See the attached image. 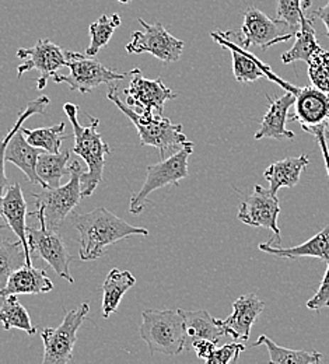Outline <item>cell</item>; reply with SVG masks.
<instances>
[{
    "instance_id": "6da1fadb",
    "label": "cell",
    "mask_w": 329,
    "mask_h": 364,
    "mask_svg": "<svg viewBox=\"0 0 329 364\" xmlns=\"http://www.w3.org/2000/svg\"><path fill=\"white\" fill-rule=\"evenodd\" d=\"M75 228L79 234V255L82 261H95L104 257L109 245L124 238L149 235L146 228L129 225L105 208H95L89 213L76 215Z\"/></svg>"
},
{
    "instance_id": "7a4b0ae2",
    "label": "cell",
    "mask_w": 329,
    "mask_h": 364,
    "mask_svg": "<svg viewBox=\"0 0 329 364\" xmlns=\"http://www.w3.org/2000/svg\"><path fill=\"white\" fill-rule=\"evenodd\" d=\"M63 111L69 118L73 136H75V147L73 153L82 157V160L87 164L89 170L85 173L82 178V195L83 198H89L95 193L97 186L102 182L105 157L111 154L109 146L102 140V136L98 134L99 121L95 117H90V125L82 127L77 119V107L72 102L63 104Z\"/></svg>"
},
{
    "instance_id": "3957f363",
    "label": "cell",
    "mask_w": 329,
    "mask_h": 364,
    "mask_svg": "<svg viewBox=\"0 0 329 364\" xmlns=\"http://www.w3.org/2000/svg\"><path fill=\"white\" fill-rule=\"evenodd\" d=\"M86 170L79 161H73L69 166V181L58 188H44L40 193H33L36 202V212H30V218H37L40 226L56 228L66 216L80 203L82 178Z\"/></svg>"
},
{
    "instance_id": "277c9868",
    "label": "cell",
    "mask_w": 329,
    "mask_h": 364,
    "mask_svg": "<svg viewBox=\"0 0 329 364\" xmlns=\"http://www.w3.org/2000/svg\"><path fill=\"white\" fill-rule=\"evenodd\" d=\"M107 98L112 101L118 107V109L124 112L135 125L141 137V146L156 147L161 160L164 159L166 151L176 147H183L189 141L185 134L183 132V125H176L168 118L157 114H138L134 108L124 104L118 97V87L115 83L109 86Z\"/></svg>"
},
{
    "instance_id": "5b68a950",
    "label": "cell",
    "mask_w": 329,
    "mask_h": 364,
    "mask_svg": "<svg viewBox=\"0 0 329 364\" xmlns=\"http://www.w3.org/2000/svg\"><path fill=\"white\" fill-rule=\"evenodd\" d=\"M141 338L150 355L163 353L176 356L185 350L188 336L184 318L178 310H144L141 311Z\"/></svg>"
},
{
    "instance_id": "8992f818",
    "label": "cell",
    "mask_w": 329,
    "mask_h": 364,
    "mask_svg": "<svg viewBox=\"0 0 329 364\" xmlns=\"http://www.w3.org/2000/svg\"><path fill=\"white\" fill-rule=\"evenodd\" d=\"M193 151V143L187 141L178 151H176L168 159H163L154 166L146 168V180L139 192L132 195L129 212L132 215H139L143 212L147 198L151 192L164 188L170 183L178 185L181 180L188 177V159Z\"/></svg>"
},
{
    "instance_id": "52a82bcc",
    "label": "cell",
    "mask_w": 329,
    "mask_h": 364,
    "mask_svg": "<svg viewBox=\"0 0 329 364\" xmlns=\"http://www.w3.org/2000/svg\"><path fill=\"white\" fill-rule=\"evenodd\" d=\"M70 73L68 76L55 75L52 79L56 85L66 83L72 91H79L82 94H87L99 87L101 85H114L118 80L126 77L128 73H118L117 70H111L105 68L99 60H95L86 53L82 55L79 52H68V63Z\"/></svg>"
},
{
    "instance_id": "ba28073f",
    "label": "cell",
    "mask_w": 329,
    "mask_h": 364,
    "mask_svg": "<svg viewBox=\"0 0 329 364\" xmlns=\"http://www.w3.org/2000/svg\"><path fill=\"white\" fill-rule=\"evenodd\" d=\"M284 26L286 24L278 18L272 20L268 14L251 6L244 13V23L241 31H226L225 34L244 49L255 46H261L264 50H266L271 46L286 43L296 37L294 33H284Z\"/></svg>"
},
{
    "instance_id": "9c48e42d",
    "label": "cell",
    "mask_w": 329,
    "mask_h": 364,
    "mask_svg": "<svg viewBox=\"0 0 329 364\" xmlns=\"http://www.w3.org/2000/svg\"><path fill=\"white\" fill-rule=\"evenodd\" d=\"M90 311V304L83 303L75 310L66 311L58 328H47L41 338L44 342L43 364H68L72 362L77 331Z\"/></svg>"
},
{
    "instance_id": "30bf717a",
    "label": "cell",
    "mask_w": 329,
    "mask_h": 364,
    "mask_svg": "<svg viewBox=\"0 0 329 364\" xmlns=\"http://www.w3.org/2000/svg\"><path fill=\"white\" fill-rule=\"evenodd\" d=\"M143 31H134L131 43L125 49L128 53H150L164 63L180 60L185 44L171 36L161 23L149 24L143 18H138Z\"/></svg>"
},
{
    "instance_id": "8fae6325",
    "label": "cell",
    "mask_w": 329,
    "mask_h": 364,
    "mask_svg": "<svg viewBox=\"0 0 329 364\" xmlns=\"http://www.w3.org/2000/svg\"><path fill=\"white\" fill-rule=\"evenodd\" d=\"M281 213L279 199L274 195L269 188L254 185V191L239 205L237 219L252 228H264L271 230L275 234L268 241L272 245L281 247V228L278 226V216Z\"/></svg>"
},
{
    "instance_id": "7c38bea8",
    "label": "cell",
    "mask_w": 329,
    "mask_h": 364,
    "mask_svg": "<svg viewBox=\"0 0 329 364\" xmlns=\"http://www.w3.org/2000/svg\"><path fill=\"white\" fill-rule=\"evenodd\" d=\"M68 52L49 40H40L33 48H20L17 58L21 63L17 68V79L30 70H38L40 77L37 80V89L44 90L48 79L58 75L59 69L68 63Z\"/></svg>"
},
{
    "instance_id": "4fadbf2b",
    "label": "cell",
    "mask_w": 329,
    "mask_h": 364,
    "mask_svg": "<svg viewBox=\"0 0 329 364\" xmlns=\"http://www.w3.org/2000/svg\"><path fill=\"white\" fill-rule=\"evenodd\" d=\"M27 237L31 254L34 252L43 258L58 276L68 280L69 283H75V279L72 277L69 269L70 262L75 258L69 254L60 234L55 228L27 226Z\"/></svg>"
},
{
    "instance_id": "5bb4252c",
    "label": "cell",
    "mask_w": 329,
    "mask_h": 364,
    "mask_svg": "<svg viewBox=\"0 0 329 364\" xmlns=\"http://www.w3.org/2000/svg\"><path fill=\"white\" fill-rule=\"evenodd\" d=\"M129 75L132 80L124 92L126 95V105L134 108L138 114L161 115L164 104L168 100L177 98V94L164 85L161 77L149 80L143 77L141 69H134Z\"/></svg>"
},
{
    "instance_id": "9a60e30c",
    "label": "cell",
    "mask_w": 329,
    "mask_h": 364,
    "mask_svg": "<svg viewBox=\"0 0 329 364\" xmlns=\"http://www.w3.org/2000/svg\"><path fill=\"white\" fill-rule=\"evenodd\" d=\"M293 94L296 97V112L288 115V121L298 122L304 132L320 127L328 128L329 92L308 86L297 87Z\"/></svg>"
},
{
    "instance_id": "2e32d148",
    "label": "cell",
    "mask_w": 329,
    "mask_h": 364,
    "mask_svg": "<svg viewBox=\"0 0 329 364\" xmlns=\"http://www.w3.org/2000/svg\"><path fill=\"white\" fill-rule=\"evenodd\" d=\"M27 202L21 189V185L18 182L9 185L0 205V218L9 225V228L13 230V232L18 237V241L23 244L24 254H26V262L28 267H33L31 259V251L28 245V237H27Z\"/></svg>"
},
{
    "instance_id": "e0dca14e",
    "label": "cell",
    "mask_w": 329,
    "mask_h": 364,
    "mask_svg": "<svg viewBox=\"0 0 329 364\" xmlns=\"http://www.w3.org/2000/svg\"><path fill=\"white\" fill-rule=\"evenodd\" d=\"M265 303L254 293L244 294L233 303V313L226 319H219L226 333L234 341L247 342L249 339L251 328L262 314Z\"/></svg>"
},
{
    "instance_id": "ac0fdd59",
    "label": "cell",
    "mask_w": 329,
    "mask_h": 364,
    "mask_svg": "<svg viewBox=\"0 0 329 364\" xmlns=\"http://www.w3.org/2000/svg\"><path fill=\"white\" fill-rule=\"evenodd\" d=\"M269 102V109L261 121V127L255 134V140H261L265 137L283 140V139H294V132L286 128V122L288 121V108L294 105L296 97L293 92L286 91L283 95L272 100L271 95H266Z\"/></svg>"
},
{
    "instance_id": "d6986e66",
    "label": "cell",
    "mask_w": 329,
    "mask_h": 364,
    "mask_svg": "<svg viewBox=\"0 0 329 364\" xmlns=\"http://www.w3.org/2000/svg\"><path fill=\"white\" fill-rule=\"evenodd\" d=\"M210 37L223 48L229 49L233 56V73L238 83H254L261 77H265L264 62H261L249 50L238 46L225 33H212Z\"/></svg>"
},
{
    "instance_id": "ffe728a7",
    "label": "cell",
    "mask_w": 329,
    "mask_h": 364,
    "mask_svg": "<svg viewBox=\"0 0 329 364\" xmlns=\"http://www.w3.org/2000/svg\"><path fill=\"white\" fill-rule=\"evenodd\" d=\"M41 151H43L41 149L34 147L33 144H30L27 141L24 134L21 132V128H18L13 134V136L6 147L4 159L7 163H11L16 167H18L31 183L43 186L44 183L37 174V161H38V156L41 154Z\"/></svg>"
},
{
    "instance_id": "44dd1931",
    "label": "cell",
    "mask_w": 329,
    "mask_h": 364,
    "mask_svg": "<svg viewBox=\"0 0 329 364\" xmlns=\"http://www.w3.org/2000/svg\"><path fill=\"white\" fill-rule=\"evenodd\" d=\"M53 289L52 280L47 271L23 265L10 274L6 286L0 290V297L10 294H43Z\"/></svg>"
},
{
    "instance_id": "7402d4cb",
    "label": "cell",
    "mask_w": 329,
    "mask_h": 364,
    "mask_svg": "<svg viewBox=\"0 0 329 364\" xmlns=\"http://www.w3.org/2000/svg\"><path fill=\"white\" fill-rule=\"evenodd\" d=\"M259 250L262 252L279 257V258H287V259H296V258H318L324 262L329 261V225L327 228H323L318 234L307 240L306 242L290 247V248H282L279 245H272L269 242L261 244Z\"/></svg>"
},
{
    "instance_id": "603a6c76",
    "label": "cell",
    "mask_w": 329,
    "mask_h": 364,
    "mask_svg": "<svg viewBox=\"0 0 329 364\" xmlns=\"http://www.w3.org/2000/svg\"><path fill=\"white\" fill-rule=\"evenodd\" d=\"M310 159L308 156H298V157H287L281 161L272 163L266 171L264 173L265 180L269 182V191L276 195L282 188H293L296 186L301 173L308 166Z\"/></svg>"
},
{
    "instance_id": "cb8c5ba5",
    "label": "cell",
    "mask_w": 329,
    "mask_h": 364,
    "mask_svg": "<svg viewBox=\"0 0 329 364\" xmlns=\"http://www.w3.org/2000/svg\"><path fill=\"white\" fill-rule=\"evenodd\" d=\"M136 284V277L129 271L111 269L102 283V317L109 318L119 307L122 297Z\"/></svg>"
},
{
    "instance_id": "d4e9b609",
    "label": "cell",
    "mask_w": 329,
    "mask_h": 364,
    "mask_svg": "<svg viewBox=\"0 0 329 364\" xmlns=\"http://www.w3.org/2000/svg\"><path fill=\"white\" fill-rule=\"evenodd\" d=\"M180 313L184 318V326H185L189 343L200 339H207L217 343L223 336H227L219 319L213 318L205 310L187 311L180 309Z\"/></svg>"
},
{
    "instance_id": "484cf974",
    "label": "cell",
    "mask_w": 329,
    "mask_h": 364,
    "mask_svg": "<svg viewBox=\"0 0 329 364\" xmlns=\"http://www.w3.org/2000/svg\"><path fill=\"white\" fill-rule=\"evenodd\" d=\"M314 20V17H307L306 14L301 17V24L300 30L296 33L294 46L282 55V62L284 65H290L298 60L308 63L313 55L321 48L315 38Z\"/></svg>"
},
{
    "instance_id": "4316f807",
    "label": "cell",
    "mask_w": 329,
    "mask_h": 364,
    "mask_svg": "<svg viewBox=\"0 0 329 364\" xmlns=\"http://www.w3.org/2000/svg\"><path fill=\"white\" fill-rule=\"evenodd\" d=\"M70 159V151L48 153L41 151L37 161V174L43 181V188H58L60 180L69 174L68 161Z\"/></svg>"
},
{
    "instance_id": "83f0119b",
    "label": "cell",
    "mask_w": 329,
    "mask_h": 364,
    "mask_svg": "<svg viewBox=\"0 0 329 364\" xmlns=\"http://www.w3.org/2000/svg\"><path fill=\"white\" fill-rule=\"evenodd\" d=\"M266 346L269 353V363L317 364L323 360V355L317 350H293L282 348L269 339L266 335H261L254 343V348Z\"/></svg>"
},
{
    "instance_id": "f1b7e54d",
    "label": "cell",
    "mask_w": 329,
    "mask_h": 364,
    "mask_svg": "<svg viewBox=\"0 0 329 364\" xmlns=\"http://www.w3.org/2000/svg\"><path fill=\"white\" fill-rule=\"evenodd\" d=\"M49 104H50V100H49V97H47V95H41V97L36 98L34 101H30V102L26 105L24 111H21V112L18 114V118H17L14 127L7 132L6 136L0 140V205H1V198H3V195H4V192H6L7 186H9V181H7L6 173H4V163H6L4 154H6V147H7V144H9L11 136H13V134H14L18 128H21L23 124H24L30 117H33V115H45Z\"/></svg>"
},
{
    "instance_id": "f546056e",
    "label": "cell",
    "mask_w": 329,
    "mask_h": 364,
    "mask_svg": "<svg viewBox=\"0 0 329 364\" xmlns=\"http://www.w3.org/2000/svg\"><path fill=\"white\" fill-rule=\"evenodd\" d=\"M0 322L4 331L20 329L34 335L37 326L33 325L26 307L18 301L16 294L0 297Z\"/></svg>"
},
{
    "instance_id": "4dcf8cb0",
    "label": "cell",
    "mask_w": 329,
    "mask_h": 364,
    "mask_svg": "<svg viewBox=\"0 0 329 364\" xmlns=\"http://www.w3.org/2000/svg\"><path fill=\"white\" fill-rule=\"evenodd\" d=\"M27 265L23 244L0 237V290L4 289L10 274Z\"/></svg>"
},
{
    "instance_id": "1f68e13d",
    "label": "cell",
    "mask_w": 329,
    "mask_h": 364,
    "mask_svg": "<svg viewBox=\"0 0 329 364\" xmlns=\"http://www.w3.org/2000/svg\"><path fill=\"white\" fill-rule=\"evenodd\" d=\"M65 122L49 128H40V129H27L21 127V132L27 139L30 144L45 150L48 153H58L60 150L62 141L66 139L65 135Z\"/></svg>"
},
{
    "instance_id": "d6a6232c",
    "label": "cell",
    "mask_w": 329,
    "mask_h": 364,
    "mask_svg": "<svg viewBox=\"0 0 329 364\" xmlns=\"http://www.w3.org/2000/svg\"><path fill=\"white\" fill-rule=\"evenodd\" d=\"M119 26H121V17L118 13L112 14L111 17L107 14H102L95 23L90 24L89 34L92 37V43L86 48V55L93 58L101 48L108 46L111 37L114 36L115 30Z\"/></svg>"
},
{
    "instance_id": "836d02e7",
    "label": "cell",
    "mask_w": 329,
    "mask_h": 364,
    "mask_svg": "<svg viewBox=\"0 0 329 364\" xmlns=\"http://www.w3.org/2000/svg\"><path fill=\"white\" fill-rule=\"evenodd\" d=\"M310 6L311 0H278V20L296 34L300 30L301 17Z\"/></svg>"
},
{
    "instance_id": "e575fe53",
    "label": "cell",
    "mask_w": 329,
    "mask_h": 364,
    "mask_svg": "<svg viewBox=\"0 0 329 364\" xmlns=\"http://www.w3.org/2000/svg\"><path fill=\"white\" fill-rule=\"evenodd\" d=\"M308 77L314 87L329 92V52L320 48L308 62Z\"/></svg>"
},
{
    "instance_id": "d590c367",
    "label": "cell",
    "mask_w": 329,
    "mask_h": 364,
    "mask_svg": "<svg viewBox=\"0 0 329 364\" xmlns=\"http://www.w3.org/2000/svg\"><path fill=\"white\" fill-rule=\"evenodd\" d=\"M245 350V346L239 342H232L222 348H216L212 356L206 360L207 364H229L237 362L241 352Z\"/></svg>"
},
{
    "instance_id": "8d00e7d4",
    "label": "cell",
    "mask_w": 329,
    "mask_h": 364,
    "mask_svg": "<svg viewBox=\"0 0 329 364\" xmlns=\"http://www.w3.org/2000/svg\"><path fill=\"white\" fill-rule=\"evenodd\" d=\"M325 307H329V261L327 262V271L324 274V279L317 293L307 301V309L313 311H320L321 309Z\"/></svg>"
},
{
    "instance_id": "74e56055",
    "label": "cell",
    "mask_w": 329,
    "mask_h": 364,
    "mask_svg": "<svg viewBox=\"0 0 329 364\" xmlns=\"http://www.w3.org/2000/svg\"><path fill=\"white\" fill-rule=\"evenodd\" d=\"M190 345H192V348H193L196 356H198L199 359L205 360V362L212 356V353H213L215 349L217 348V343H215V342H212V341H207V339L195 341V342H192Z\"/></svg>"
},
{
    "instance_id": "f35d334b",
    "label": "cell",
    "mask_w": 329,
    "mask_h": 364,
    "mask_svg": "<svg viewBox=\"0 0 329 364\" xmlns=\"http://www.w3.org/2000/svg\"><path fill=\"white\" fill-rule=\"evenodd\" d=\"M311 17L320 18V20L324 23L325 30H327V37L329 38V0L325 6H323V7L317 9V10H314V11L311 13Z\"/></svg>"
},
{
    "instance_id": "ab89813d",
    "label": "cell",
    "mask_w": 329,
    "mask_h": 364,
    "mask_svg": "<svg viewBox=\"0 0 329 364\" xmlns=\"http://www.w3.org/2000/svg\"><path fill=\"white\" fill-rule=\"evenodd\" d=\"M117 1H119V3H124V4H128V3H131L132 0H117Z\"/></svg>"
},
{
    "instance_id": "60d3db41",
    "label": "cell",
    "mask_w": 329,
    "mask_h": 364,
    "mask_svg": "<svg viewBox=\"0 0 329 364\" xmlns=\"http://www.w3.org/2000/svg\"><path fill=\"white\" fill-rule=\"evenodd\" d=\"M325 139H327V140H328V143H329V129H328V128H327V129H325Z\"/></svg>"
}]
</instances>
